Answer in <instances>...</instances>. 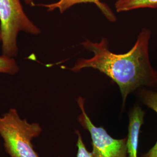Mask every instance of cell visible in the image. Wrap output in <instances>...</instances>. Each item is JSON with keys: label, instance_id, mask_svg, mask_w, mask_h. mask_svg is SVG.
<instances>
[{"label": "cell", "instance_id": "cell-1", "mask_svg": "<svg viewBox=\"0 0 157 157\" xmlns=\"http://www.w3.org/2000/svg\"><path fill=\"white\" fill-rule=\"evenodd\" d=\"M150 37L151 31L143 29L134 46L124 54L111 52L108 40L105 37L98 43L86 40L82 45L94 56L90 58H79L69 69L78 72L90 67L107 75L118 84L124 107L130 93L142 86H157V71L152 67L149 58Z\"/></svg>", "mask_w": 157, "mask_h": 157}, {"label": "cell", "instance_id": "cell-2", "mask_svg": "<svg viewBox=\"0 0 157 157\" xmlns=\"http://www.w3.org/2000/svg\"><path fill=\"white\" fill-rule=\"evenodd\" d=\"M42 131L40 124L21 118L15 108H10L0 116V137L10 157H40L33 141Z\"/></svg>", "mask_w": 157, "mask_h": 157}, {"label": "cell", "instance_id": "cell-3", "mask_svg": "<svg viewBox=\"0 0 157 157\" xmlns=\"http://www.w3.org/2000/svg\"><path fill=\"white\" fill-rule=\"evenodd\" d=\"M0 29L2 54L12 58L18 54L17 40L20 32L34 36L41 33L25 13L21 0H0Z\"/></svg>", "mask_w": 157, "mask_h": 157}, {"label": "cell", "instance_id": "cell-4", "mask_svg": "<svg viewBox=\"0 0 157 157\" xmlns=\"http://www.w3.org/2000/svg\"><path fill=\"white\" fill-rule=\"evenodd\" d=\"M77 102L82 111L78 120L82 126L90 133L93 157H128L127 138L114 139L104 128L97 127L93 124L85 111L84 98L78 97Z\"/></svg>", "mask_w": 157, "mask_h": 157}, {"label": "cell", "instance_id": "cell-5", "mask_svg": "<svg viewBox=\"0 0 157 157\" xmlns=\"http://www.w3.org/2000/svg\"><path fill=\"white\" fill-rule=\"evenodd\" d=\"M145 112L139 105H135L129 114L127 149L128 157H138V146L141 127L144 123Z\"/></svg>", "mask_w": 157, "mask_h": 157}, {"label": "cell", "instance_id": "cell-6", "mask_svg": "<svg viewBox=\"0 0 157 157\" xmlns=\"http://www.w3.org/2000/svg\"><path fill=\"white\" fill-rule=\"evenodd\" d=\"M83 3L94 4L109 21L112 22L117 21V17L109 6H107L106 4L104 2H101L100 0H59L57 2L51 4H39V6L45 8L47 11L52 12L56 10H58L61 13H63L73 6Z\"/></svg>", "mask_w": 157, "mask_h": 157}, {"label": "cell", "instance_id": "cell-7", "mask_svg": "<svg viewBox=\"0 0 157 157\" xmlns=\"http://www.w3.org/2000/svg\"><path fill=\"white\" fill-rule=\"evenodd\" d=\"M139 96L146 105L157 113V92L143 89L139 91ZM142 157H157V141L155 145Z\"/></svg>", "mask_w": 157, "mask_h": 157}, {"label": "cell", "instance_id": "cell-8", "mask_svg": "<svg viewBox=\"0 0 157 157\" xmlns=\"http://www.w3.org/2000/svg\"><path fill=\"white\" fill-rule=\"evenodd\" d=\"M117 12L129 11L139 8H157V0H117L115 4Z\"/></svg>", "mask_w": 157, "mask_h": 157}, {"label": "cell", "instance_id": "cell-9", "mask_svg": "<svg viewBox=\"0 0 157 157\" xmlns=\"http://www.w3.org/2000/svg\"><path fill=\"white\" fill-rule=\"evenodd\" d=\"M19 70L17 61L13 58L2 54L0 56V73L14 75L18 73Z\"/></svg>", "mask_w": 157, "mask_h": 157}, {"label": "cell", "instance_id": "cell-10", "mask_svg": "<svg viewBox=\"0 0 157 157\" xmlns=\"http://www.w3.org/2000/svg\"><path fill=\"white\" fill-rule=\"evenodd\" d=\"M76 133L78 136V141L76 146L78 147V152L76 157H93L91 152L88 151L86 147L82 140V137L80 132L76 130Z\"/></svg>", "mask_w": 157, "mask_h": 157}, {"label": "cell", "instance_id": "cell-11", "mask_svg": "<svg viewBox=\"0 0 157 157\" xmlns=\"http://www.w3.org/2000/svg\"><path fill=\"white\" fill-rule=\"evenodd\" d=\"M24 2L25 3V4L28 5V6H36L34 4V0H23Z\"/></svg>", "mask_w": 157, "mask_h": 157}, {"label": "cell", "instance_id": "cell-12", "mask_svg": "<svg viewBox=\"0 0 157 157\" xmlns=\"http://www.w3.org/2000/svg\"><path fill=\"white\" fill-rule=\"evenodd\" d=\"M2 41V34H1V29H0V42L1 43Z\"/></svg>", "mask_w": 157, "mask_h": 157}]
</instances>
